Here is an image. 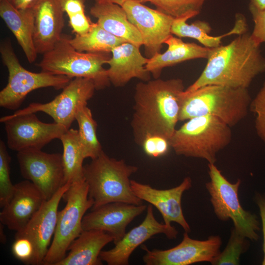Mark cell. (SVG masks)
Wrapping results in <instances>:
<instances>
[{"label": "cell", "instance_id": "3957f363", "mask_svg": "<svg viewBox=\"0 0 265 265\" xmlns=\"http://www.w3.org/2000/svg\"><path fill=\"white\" fill-rule=\"evenodd\" d=\"M179 121L211 115L233 127L247 116L252 101L248 88L209 84L181 93Z\"/></svg>", "mask_w": 265, "mask_h": 265}, {"label": "cell", "instance_id": "52a82bcc", "mask_svg": "<svg viewBox=\"0 0 265 265\" xmlns=\"http://www.w3.org/2000/svg\"><path fill=\"white\" fill-rule=\"evenodd\" d=\"M0 53L8 71V83L0 92V106L5 109H18L27 94L34 90L50 87L62 89L73 79L42 71H28L20 64L9 40L1 42Z\"/></svg>", "mask_w": 265, "mask_h": 265}, {"label": "cell", "instance_id": "e575fe53", "mask_svg": "<svg viewBox=\"0 0 265 265\" xmlns=\"http://www.w3.org/2000/svg\"><path fill=\"white\" fill-rule=\"evenodd\" d=\"M141 146L148 156L154 158L164 155L171 148L169 140L157 135L146 137Z\"/></svg>", "mask_w": 265, "mask_h": 265}, {"label": "cell", "instance_id": "5b68a950", "mask_svg": "<svg viewBox=\"0 0 265 265\" xmlns=\"http://www.w3.org/2000/svg\"><path fill=\"white\" fill-rule=\"evenodd\" d=\"M172 135L170 144L178 155L204 159L214 163L217 154L231 142V127L211 115L189 119Z\"/></svg>", "mask_w": 265, "mask_h": 265}, {"label": "cell", "instance_id": "6da1fadb", "mask_svg": "<svg viewBox=\"0 0 265 265\" xmlns=\"http://www.w3.org/2000/svg\"><path fill=\"white\" fill-rule=\"evenodd\" d=\"M185 89L179 78H158L136 84L131 125L137 144L141 146L151 135L170 141L179 121L181 95Z\"/></svg>", "mask_w": 265, "mask_h": 265}, {"label": "cell", "instance_id": "4316f807", "mask_svg": "<svg viewBox=\"0 0 265 265\" xmlns=\"http://www.w3.org/2000/svg\"><path fill=\"white\" fill-rule=\"evenodd\" d=\"M63 146L62 161L65 183L84 180L83 161L85 159L78 130H67L59 139Z\"/></svg>", "mask_w": 265, "mask_h": 265}, {"label": "cell", "instance_id": "cb8c5ba5", "mask_svg": "<svg viewBox=\"0 0 265 265\" xmlns=\"http://www.w3.org/2000/svg\"><path fill=\"white\" fill-rule=\"evenodd\" d=\"M0 16L15 37L28 61L37 58L33 39L34 17L30 7L18 9L9 0L0 1Z\"/></svg>", "mask_w": 265, "mask_h": 265}, {"label": "cell", "instance_id": "60d3db41", "mask_svg": "<svg viewBox=\"0 0 265 265\" xmlns=\"http://www.w3.org/2000/svg\"><path fill=\"white\" fill-rule=\"evenodd\" d=\"M249 9L256 10L265 9V0H250Z\"/></svg>", "mask_w": 265, "mask_h": 265}, {"label": "cell", "instance_id": "b9f144b4", "mask_svg": "<svg viewBox=\"0 0 265 265\" xmlns=\"http://www.w3.org/2000/svg\"><path fill=\"white\" fill-rule=\"evenodd\" d=\"M96 2H109L122 6L127 0H95ZM142 2V0H138Z\"/></svg>", "mask_w": 265, "mask_h": 265}, {"label": "cell", "instance_id": "7c38bea8", "mask_svg": "<svg viewBox=\"0 0 265 265\" xmlns=\"http://www.w3.org/2000/svg\"><path fill=\"white\" fill-rule=\"evenodd\" d=\"M17 158L23 177L33 183L47 200L66 184L62 154L28 149L18 152Z\"/></svg>", "mask_w": 265, "mask_h": 265}, {"label": "cell", "instance_id": "836d02e7", "mask_svg": "<svg viewBox=\"0 0 265 265\" xmlns=\"http://www.w3.org/2000/svg\"><path fill=\"white\" fill-rule=\"evenodd\" d=\"M13 256L18 260L27 265H31L34 256L35 248L32 242L27 238H15L12 246Z\"/></svg>", "mask_w": 265, "mask_h": 265}, {"label": "cell", "instance_id": "44dd1931", "mask_svg": "<svg viewBox=\"0 0 265 265\" xmlns=\"http://www.w3.org/2000/svg\"><path fill=\"white\" fill-rule=\"evenodd\" d=\"M111 53L106 72L110 83L115 87L125 86L133 78L143 81L150 80L151 74L145 68L148 58L142 55L140 48L124 42L114 48Z\"/></svg>", "mask_w": 265, "mask_h": 265}, {"label": "cell", "instance_id": "d4e9b609", "mask_svg": "<svg viewBox=\"0 0 265 265\" xmlns=\"http://www.w3.org/2000/svg\"><path fill=\"white\" fill-rule=\"evenodd\" d=\"M164 44L168 46L166 51L148 58L145 65L146 70L155 79L159 78L164 68L191 59H207L211 49L194 43H186L181 38L172 35Z\"/></svg>", "mask_w": 265, "mask_h": 265}, {"label": "cell", "instance_id": "f546056e", "mask_svg": "<svg viewBox=\"0 0 265 265\" xmlns=\"http://www.w3.org/2000/svg\"><path fill=\"white\" fill-rule=\"evenodd\" d=\"M206 0H142L149 2L156 9L175 18L190 15H198Z\"/></svg>", "mask_w": 265, "mask_h": 265}, {"label": "cell", "instance_id": "5bb4252c", "mask_svg": "<svg viewBox=\"0 0 265 265\" xmlns=\"http://www.w3.org/2000/svg\"><path fill=\"white\" fill-rule=\"evenodd\" d=\"M121 6L141 35L146 56L150 58L160 53L162 45L172 35L174 18L138 0H127Z\"/></svg>", "mask_w": 265, "mask_h": 265}, {"label": "cell", "instance_id": "30bf717a", "mask_svg": "<svg viewBox=\"0 0 265 265\" xmlns=\"http://www.w3.org/2000/svg\"><path fill=\"white\" fill-rule=\"evenodd\" d=\"M96 87L92 80L84 78H73L52 101L45 104L32 103L10 116L42 112L50 116L54 122L69 129L76 120L79 109L87 106L93 96Z\"/></svg>", "mask_w": 265, "mask_h": 265}, {"label": "cell", "instance_id": "83f0119b", "mask_svg": "<svg viewBox=\"0 0 265 265\" xmlns=\"http://www.w3.org/2000/svg\"><path fill=\"white\" fill-rule=\"evenodd\" d=\"M70 42L77 51L88 53H109L117 46L127 42L106 31L97 23H93L89 30L82 35L75 34Z\"/></svg>", "mask_w": 265, "mask_h": 265}, {"label": "cell", "instance_id": "8fae6325", "mask_svg": "<svg viewBox=\"0 0 265 265\" xmlns=\"http://www.w3.org/2000/svg\"><path fill=\"white\" fill-rule=\"evenodd\" d=\"M4 124L7 145L17 152L28 149H42L54 139H60L68 129L56 123L40 121L34 113L1 117Z\"/></svg>", "mask_w": 265, "mask_h": 265}, {"label": "cell", "instance_id": "d590c367", "mask_svg": "<svg viewBox=\"0 0 265 265\" xmlns=\"http://www.w3.org/2000/svg\"><path fill=\"white\" fill-rule=\"evenodd\" d=\"M254 23L251 36L258 44L265 43V9L249 10Z\"/></svg>", "mask_w": 265, "mask_h": 265}, {"label": "cell", "instance_id": "e0dca14e", "mask_svg": "<svg viewBox=\"0 0 265 265\" xmlns=\"http://www.w3.org/2000/svg\"><path fill=\"white\" fill-rule=\"evenodd\" d=\"M132 189L138 198L154 206L160 212L164 223L169 227L172 222L182 226L185 232H190L182 209L181 199L183 193L192 186L189 177H185L178 186L167 189H158L134 180H131Z\"/></svg>", "mask_w": 265, "mask_h": 265}, {"label": "cell", "instance_id": "d6986e66", "mask_svg": "<svg viewBox=\"0 0 265 265\" xmlns=\"http://www.w3.org/2000/svg\"><path fill=\"white\" fill-rule=\"evenodd\" d=\"M46 199L31 182L14 185L12 195L0 212V221L9 229L20 232L39 210Z\"/></svg>", "mask_w": 265, "mask_h": 265}, {"label": "cell", "instance_id": "ac0fdd59", "mask_svg": "<svg viewBox=\"0 0 265 265\" xmlns=\"http://www.w3.org/2000/svg\"><path fill=\"white\" fill-rule=\"evenodd\" d=\"M144 204L136 205L123 202H112L96 208L85 214L83 230H99L110 234L116 243L125 235L127 226L147 209Z\"/></svg>", "mask_w": 265, "mask_h": 265}, {"label": "cell", "instance_id": "d6a6232c", "mask_svg": "<svg viewBox=\"0 0 265 265\" xmlns=\"http://www.w3.org/2000/svg\"><path fill=\"white\" fill-rule=\"evenodd\" d=\"M249 110L255 117V128L259 138L265 145V81L254 99Z\"/></svg>", "mask_w": 265, "mask_h": 265}, {"label": "cell", "instance_id": "74e56055", "mask_svg": "<svg viewBox=\"0 0 265 265\" xmlns=\"http://www.w3.org/2000/svg\"><path fill=\"white\" fill-rule=\"evenodd\" d=\"M85 0H62V5L65 13L68 16L85 12Z\"/></svg>", "mask_w": 265, "mask_h": 265}, {"label": "cell", "instance_id": "f35d334b", "mask_svg": "<svg viewBox=\"0 0 265 265\" xmlns=\"http://www.w3.org/2000/svg\"><path fill=\"white\" fill-rule=\"evenodd\" d=\"M255 200L259 208L262 224L263 234V247L264 251V258L262 265H265V196L258 193L255 197Z\"/></svg>", "mask_w": 265, "mask_h": 265}, {"label": "cell", "instance_id": "ba28073f", "mask_svg": "<svg viewBox=\"0 0 265 265\" xmlns=\"http://www.w3.org/2000/svg\"><path fill=\"white\" fill-rule=\"evenodd\" d=\"M66 205L58 211L53 239L44 258V265H56L66 255L73 241L82 232L85 212L92 208L93 200L89 197L85 180L71 184L62 198Z\"/></svg>", "mask_w": 265, "mask_h": 265}, {"label": "cell", "instance_id": "277c9868", "mask_svg": "<svg viewBox=\"0 0 265 265\" xmlns=\"http://www.w3.org/2000/svg\"><path fill=\"white\" fill-rule=\"evenodd\" d=\"M137 170L123 159L110 158L103 151L83 166L89 197L94 201L92 209L112 202L142 204L143 201L133 193L130 179Z\"/></svg>", "mask_w": 265, "mask_h": 265}, {"label": "cell", "instance_id": "f1b7e54d", "mask_svg": "<svg viewBox=\"0 0 265 265\" xmlns=\"http://www.w3.org/2000/svg\"><path fill=\"white\" fill-rule=\"evenodd\" d=\"M76 120L79 126V137L85 159H95L103 150L97 135V123L90 109L87 106L80 108L77 113Z\"/></svg>", "mask_w": 265, "mask_h": 265}, {"label": "cell", "instance_id": "8d00e7d4", "mask_svg": "<svg viewBox=\"0 0 265 265\" xmlns=\"http://www.w3.org/2000/svg\"><path fill=\"white\" fill-rule=\"evenodd\" d=\"M68 17L69 25L75 34L82 35L87 33L93 23L86 16L85 12L76 13Z\"/></svg>", "mask_w": 265, "mask_h": 265}, {"label": "cell", "instance_id": "2e32d148", "mask_svg": "<svg viewBox=\"0 0 265 265\" xmlns=\"http://www.w3.org/2000/svg\"><path fill=\"white\" fill-rule=\"evenodd\" d=\"M178 233L174 226L169 227L157 220L152 206L150 204L147 207L146 215L142 223L126 233L121 240L114 244L113 248L102 251L100 258L108 265H128L133 251L154 236L164 234L168 238L173 239L176 238Z\"/></svg>", "mask_w": 265, "mask_h": 265}, {"label": "cell", "instance_id": "7a4b0ae2", "mask_svg": "<svg viewBox=\"0 0 265 265\" xmlns=\"http://www.w3.org/2000/svg\"><path fill=\"white\" fill-rule=\"evenodd\" d=\"M260 45L247 31L227 45L211 48L201 75L185 91L209 84L248 88L257 76L265 72Z\"/></svg>", "mask_w": 265, "mask_h": 265}, {"label": "cell", "instance_id": "ee69618b", "mask_svg": "<svg viewBox=\"0 0 265 265\" xmlns=\"http://www.w3.org/2000/svg\"><path fill=\"white\" fill-rule=\"evenodd\" d=\"M1 0H0V1Z\"/></svg>", "mask_w": 265, "mask_h": 265}, {"label": "cell", "instance_id": "484cf974", "mask_svg": "<svg viewBox=\"0 0 265 265\" xmlns=\"http://www.w3.org/2000/svg\"><path fill=\"white\" fill-rule=\"evenodd\" d=\"M193 17V16L188 15L174 19L171 27L172 34L179 38H193L203 46L214 48L221 45L222 39L227 36L233 34L240 35L248 31L246 19L241 14L236 15L234 26L230 31L216 36L210 35L212 28L207 22L197 20L191 24L186 23L188 19Z\"/></svg>", "mask_w": 265, "mask_h": 265}, {"label": "cell", "instance_id": "603a6c76", "mask_svg": "<svg viewBox=\"0 0 265 265\" xmlns=\"http://www.w3.org/2000/svg\"><path fill=\"white\" fill-rule=\"evenodd\" d=\"M113 238L99 230H83L69 246L68 254L56 265H100V255L103 247Z\"/></svg>", "mask_w": 265, "mask_h": 265}, {"label": "cell", "instance_id": "9a60e30c", "mask_svg": "<svg viewBox=\"0 0 265 265\" xmlns=\"http://www.w3.org/2000/svg\"><path fill=\"white\" fill-rule=\"evenodd\" d=\"M70 185L66 183L50 199L45 201L24 229L15 235V238H27L33 243L35 254L32 265L43 264L55 232L59 204Z\"/></svg>", "mask_w": 265, "mask_h": 265}, {"label": "cell", "instance_id": "ab89813d", "mask_svg": "<svg viewBox=\"0 0 265 265\" xmlns=\"http://www.w3.org/2000/svg\"><path fill=\"white\" fill-rule=\"evenodd\" d=\"M35 0H9L12 5L18 9H26L29 7Z\"/></svg>", "mask_w": 265, "mask_h": 265}, {"label": "cell", "instance_id": "1f68e13d", "mask_svg": "<svg viewBox=\"0 0 265 265\" xmlns=\"http://www.w3.org/2000/svg\"><path fill=\"white\" fill-rule=\"evenodd\" d=\"M9 155L4 142L0 141V207L2 208L11 197L14 188L10 179Z\"/></svg>", "mask_w": 265, "mask_h": 265}, {"label": "cell", "instance_id": "4dcf8cb0", "mask_svg": "<svg viewBox=\"0 0 265 265\" xmlns=\"http://www.w3.org/2000/svg\"><path fill=\"white\" fill-rule=\"evenodd\" d=\"M248 238L238 233L233 227L227 245L212 265H237L239 263L241 255L249 246Z\"/></svg>", "mask_w": 265, "mask_h": 265}, {"label": "cell", "instance_id": "7402d4cb", "mask_svg": "<svg viewBox=\"0 0 265 265\" xmlns=\"http://www.w3.org/2000/svg\"><path fill=\"white\" fill-rule=\"evenodd\" d=\"M97 23L114 36L139 48L143 45L137 28L128 19L123 8L109 2H95L90 10Z\"/></svg>", "mask_w": 265, "mask_h": 265}, {"label": "cell", "instance_id": "7bdbcfd3", "mask_svg": "<svg viewBox=\"0 0 265 265\" xmlns=\"http://www.w3.org/2000/svg\"><path fill=\"white\" fill-rule=\"evenodd\" d=\"M3 224L0 223V240L1 243L4 244L6 241V237L4 234Z\"/></svg>", "mask_w": 265, "mask_h": 265}, {"label": "cell", "instance_id": "ffe728a7", "mask_svg": "<svg viewBox=\"0 0 265 265\" xmlns=\"http://www.w3.org/2000/svg\"><path fill=\"white\" fill-rule=\"evenodd\" d=\"M33 39L37 54H44L60 40L64 26L62 0H35Z\"/></svg>", "mask_w": 265, "mask_h": 265}, {"label": "cell", "instance_id": "8992f818", "mask_svg": "<svg viewBox=\"0 0 265 265\" xmlns=\"http://www.w3.org/2000/svg\"><path fill=\"white\" fill-rule=\"evenodd\" d=\"M70 38V36L62 34L53 48L43 54L37 65L41 71L72 79H89L94 83L96 90L109 86L106 69L103 65L110 59V53L79 52L71 44Z\"/></svg>", "mask_w": 265, "mask_h": 265}, {"label": "cell", "instance_id": "9c48e42d", "mask_svg": "<svg viewBox=\"0 0 265 265\" xmlns=\"http://www.w3.org/2000/svg\"><path fill=\"white\" fill-rule=\"evenodd\" d=\"M210 181L206 184L215 214L221 221L231 219L234 229L251 240L259 238L260 224L257 216L243 209L238 192L241 180L230 183L214 163H208Z\"/></svg>", "mask_w": 265, "mask_h": 265}, {"label": "cell", "instance_id": "4fadbf2b", "mask_svg": "<svg viewBox=\"0 0 265 265\" xmlns=\"http://www.w3.org/2000/svg\"><path fill=\"white\" fill-rule=\"evenodd\" d=\"M221 239L218 236H211L200 240L190 238L185 232L182 241L177 246L166 250H150L145 245L143 261L146 265H189L200 262L212 264L220 253Z\"/></svg>", "mask_w": 265, "mask_h": 265}]
</instances>
